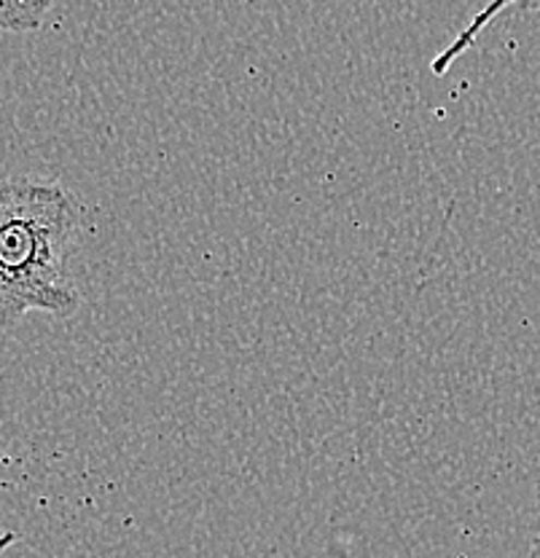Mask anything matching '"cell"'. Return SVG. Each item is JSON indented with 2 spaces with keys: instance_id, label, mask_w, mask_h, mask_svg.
Here are the masks:
<instances>
[{
  "instance_id": "obj_3",
  "label": "cell",
  "mask_w": 540,
  "mask_h": 558,
  "mask_svg": "<svg viewBox=\"0 0 540 558\" xmlns=\"http://www.w3.org/2000/svg\"><path fill=\"white\" fill-rule=\"evenodd\" d=\"M51 0H0V31L31 33L44 25Z\"/></svg>"
},
{
  "instance_id": "obj_5",
  "label": "cell",
  "mask_w": 540,
  "mask_h": 558,
  "mask_svg": "<svg viewBox=\"0 0 540 558\" xmlns=\"http://www.w3.org/2000/svg\"><path fill=\"white\" fill-rule=\"evenodd\" d=\"M14 539H16V537H14V534H11V532L3 534V537H0V554H3V550L9 548V545H14Z\"/></svg>"
},
{
  "instance_id": "obj_4",
  "label": "cell",
  "mask_w": 540,
  "mask_h": 558,
  "mask_svg": "<svg viewBox=\"0 0 540 558\" xmlns=\"http://www.w3.org/2000/svg\"><path fill=\"white\" fill-rule=\"evenodd\" d=\"M536 513H538V529H536V539H532L530 558H540V486H538V499H536Z\"/></svg>"
},
{
  "instance_id": "obj_2",
  "label": "cell",
  "mask_w": 540,
  "mask_h": 558,
  "mask_svg": "<svg viewBox=\"0 0 540 558\" xmlns=\"http://www.w3.org/2000/svg\"><path fill=\"white\" fill-rule=\"evenodd\" d=\"M508 9L540 11V0H490V3H487L484 9H481L479 14H476L473 20H470L468 25L455 35V40H452V44L446 46V49L441 51V54L433 57V62H431L433 73L435 75H444L446 70L455 65V62L460 60L463 54H466L470 46L476 44V38H479V35L484 33L487 27H490L492 22H495L497 16H501L503 11H508Z\"/></svg>"
},
{
  "instance_id": "obj_1",
  "label": "cell",
  "mask_w": 540,
  "mask_h": 558,
  "mask_svg": "<svg viewBox=\"0 0 540 558\" xmlns=\"http://www.w3.org/2000/svg\"><path fill=\"white\" fill-rule=\"evenodd\" d=\"M81 226L84 207L65 185L0 180V328H14L31 312L68 319L81 310V293L65 275Z\"/></svg>"
}]
</instances>
